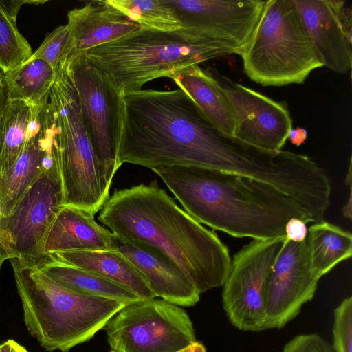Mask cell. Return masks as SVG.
I'll return each instance as SVG.
<instances>
[{"instance_id":"ac0fdd59","label":"cell","mask_w":352,"mask_h":352,"mask_svg":"<svg viewBox=\"0 0 352 352\" xmlns=\"http://www.w3.org/2000/svg\"><path fill=\"white\" fill-rule=\"evenodd\" d=\"M113 236L110 230L96 223L91 213L63 206L50 224L36 257L66 251L112 249Z\"/></svg>"},{"instance_id":"cb8c5ba5","label":"cell","mask_w":352,"mask_h":352,"mask_svg":"<svg viewBox=\"0 0 352 352\" xmlns=\"http://www.w3.org/2000/svg\"><path fill=\"white\" fill-rule=\"evenodd\" d=\"M306 241L312 270L320 278L352 254L351 234L324 221L308 228Z\"/></svg>"},{"instance_id":"f1b7e54d","label":"cell","mask_w":352,"mask_h":352,"mask_svg":"<svg viewBox=\"0 0 352 352\" xmlns=\"http://www.w3.org/2000/svg\"><path fill=\"white\" fill-rule=\"evenodd\" d=\"M334 352H352V297L344 298L334 310Z\"/></svg>"},{"instance_id":"5b68a950","label":"cell","mask_w":352,"mask_h":352,"mask_svg":"<svg viewBox=\"0 0 352 352\" xmlns=\"http://www.w3.org/2000/svg\"><path fill=\"white\" fill-rule=\"evenodd\" d=\"M82 55L122 92L141 89L149 81L222 56L197 30L187 27L168 32L140 28Z\"/></svg>"},{"instance_id":"9a60e30c","label":"cell","mask_w":352,"mask_h":352,"mask_svg":"<svg viewBox=\"0 0 352 352\" xmlns=\"http://www.w3.org/2000/svg\"><path fill=\"white\" fill-rule=\"evenodd\" d=\"M323 67L346 74L352 66L351 6L342 0H293Z\"/></svg>"},{"instance_id":"3957f363","label":"cell","mask_w":352,"mask_h":352,"mask_svg":"<svg viewBox=\"0 0 352 352\" xmlns=\"http://www.w3.org/2000/svg\"><path fill=\"white\" fill-rule=\"evenodd\" d=\"M151 170L194 219L232 236L283 239L290 219L314 223L292 198L249 177L194 166H162Z\"/></svg>"},{"instance_id":"4dcf8cb0","label":"cell","mask_w":352,"mask_h":352,"mask_svg":"<svg viewBox=\"0 0 352 352\" xmlns=\"http://www.w3.org/2000/svg\"><path fill=\"white\" fill-rule=\"evenodd\" d=\"M306 224L300 219H290L285 227V239L296 243L304 241L308 233Z\"/></svg>"},{"instance_id":"f546056e","label":"cell","mask_w":352,"mask_h":352,"mask_svg":"<svg viewBox=\"0 0 352 352\" xmlns=\"http://www.w3.org/2000/svg\"><path fill=\"white\" fill-rule=\"evenodd\" d=\"M283 352H334L333 347L320 336L302 334L294 337L283 348Z\"/></svg>"},{"instance_id":"5bb4252c","label":"cell","mask_w":352,"mask_h":352,"mask_svg":"<svg viewBox=\"0 0 352 352\" xmlns=\"http://www.w3.org/2000/svg\"><path fill=\"white\" fill-rule=\"evenodd\" d=\"M217 78L236 114L232 140L263 152L281 151L292 129L287 103L277 102L227 77Z\"/></svg>"},{"instance_id":"74e56055","label":"cell","mask_w":352,"mask_h":352,"mask_svg":"<svg viewBox=\"0 0 352 352\" xmlns=\"http://www.w3.org/2000/svg\"><path fill=\"white\" fill-rule=\"evenodd\" d=\"M1 218V202H0V219Z\"/></svg>"},{"instance_id":"836d02e7","label":"cell","mask_w":352,"mask_h":352,"mask_svg":"<svg viewBox=\"0 0 352 352\" xmlns=\"http://www.w3.org/2000/svg\"><path fill=\"white\" fill-rule=\"evenodd\" d=\"M8 101L7 87L4 78V72L0 68V118Z\"/></svg>"},{"instance_id":"7a4b0ae2","label":"cell","mask_w":352,"mask_h":352,"mask_svg":"<svg viewBox=\"0 0 352 352\" xmlns=\"http://www.w3.org/2000/svg\"><path fill=\"white\" fill-rule=\"evenodd\" d=\"M236 143L214 129L182 89L122 92L118 160L148 168L219 170Z\"/></svg>"},{"instance_id":"4316f807","label":"cell","mask_w":352,"mask_h":352,"mask_svg":"<svg viewBox=\"0 0 352 352\" xmlns=\"http://www.w3.org/2000/svg\"><path fill=\"white\" fill-rule=\"evenodd\" d=\"M33 52L19 32L16 20L0 6V68L8 72L28 60Z\"/></svg>"},{"instance_id":"e0dca14e","label":"cell","mask_w":352,"mask_h":352,"mask_svg":"<svg viewBox=\"0 0 352 352\" xmlns=\"http://www.w3.org/2000/svg\"><path fill=\"white\" fill-rule=\"evenodd\" d=\"M112 249L124 256L142 274L155 297L178 306L190 307L200 293L173 263L151 247L113 234Z\"/></svg>"},{"instance_id":"e575fe53","label":"cell","mask_w":352,"mask_h":352,"mask_svg":"<svg viewBox=\"0 0 352 352\" xmlns=\"http://www.w3.org/2000/svg\"><path fill=\"white\" fill-rule=\"evenodd\" d=\"M26 349L16 341L10 339L0 344V352H24Z\"/></svg>"},{"instance_id":"7402d4cb","label":"cell","mask_w":352,"mask_h":352,"mask_svg":"<svg viewBox=\"0 0 352 352\" xmlns=\"http://www.w3.org/2000/svg\"><path fill=\"white\" fill-rule=\"evenodd\" d=\"M51 254L67 263L116 282L143 300L155 298L142 274L116 250L66 251Z\"/></svg>"},{"instance_id":"8992f818","label":"cell","mask_w":352,"mask_h":352,"mask_svg":"<svg viewBox=\"0 0 352 352\" xmlns=\"http://www.w3.org/2000/svg\"><path fill=\"white\" fill-rule=\"evenodd\" d=\"M243 72L264 87L302 84L323 67L293 0H267L256 31L239 55Z\"/></svg>"},{"instance_id":"603a6c76","label":"cell","mask_w":352,"mask_h":352,"mask_svg":"<svg viewBox=\"0 0 352 352\" xmlns=\"http://www.w3.org/2000/svg\"><path fill=\"white\" fill-rule=\"evenodd\" d=\"M40 108L8 98L0 118V175L8 170L23 152L38 122L39 113H36Z\"/></svg>"},{"instance_id":"8d00e7d4","label":"cell","mask_w":352,"mask_h":352,"mask_svg":"<svg viewBox=\"0 0 352 352\" xmlns=\"http://www.w3.org/2000/svg\"><path fill=\"white\" fill-rule=\"evenodd\" d=\"M47 1L43 0H26V4L32 5V6H41L45 3Z\"/></svg>"},{"instance_id":"6da1fadb","label":"cell","mask_w":352,"mask_h":352,"mask_svg":"<svg viewBox=\"0 0 352 352\" xmlns=\"http://www.w3.org/2000/svg\"><path fill=\"white\" fill-rule=\"evenodd\" d=\"M98 220L114 235L161 253L200 294L223 286L228 278L232 259L227 246L180 208L155 180L115 190Z\"/></svg>"},{"instance_id":"9c48e42d","label":"cell","mask_w":352,"mask_h":352,"mask_svg":"<svg viewBox=\"0 0 352 352\" xmlns=\"http://www.w3.org/2000/svg\"><path fill=\"white\" fill-rule=\"evenodd\" d=\"M103 329L110 352H176L196 342L186 311L155 298L126 305Z\"/></svg>"},{"instance_id":"4fadbf2b","label":"cell","mask_w":352,"mask_h":352,"mask_svg":"<svg viewBox=\"0 0 352 352\" xmlns=\"http://www.w3.org/2000/svg\"><path fill=\"white\" fill-rule=\"evenodd\" d=\"M319 280L306 239L296 243L285 238L266 285L265 329L281 328L294 319L314 296Z\"/></svg>"},{"instance_id":"d6986e66","label":"cell","mask_w":352,"mask_h":352,"mask_svg":"<svg viewBox=\"0 0 352 352\" xmlns=\"http://www.w3.org/2000/svg\"><path fill=\"white\" fill-rule=\"evenodd\" d=\"M170 78L190 96L214 129L227 138H234L236 114L214 72L196 64L180 69Z\"/></svg>"},{"instance_id":"1f68e13d","label":"cell","mask_w":352,"mask_h":352,"mask_svg":"<svg viewBox=\"0 0 352 352\" xmlns=\"http://www.w3.org/2000/svg\"><path fill=\"white\" fill-rule=\"evenodd\" d=\"M26 4V0H0L1 7L12 17L16 20L17 14L23 5Z\"/></svg>"},{"instance_id":"484cf974","label":"cell","mask_w":352,"mask_h":352,"mask_svg":"<svg viewBox=\"0 0 352 352\" xmlns=\"http://www.w3.org/2000/svg\"><path fill=\"white\" fill-rule=\"evenodd\" d=\"M104 2L141 28L168 32L182 27L175 10L162 0H105Z\"/></svg>"},{"instance_id":"ffe728a7","label":"cell","mask_w":352,"mask_h":352,"mask_svg":"<svg viewBox=\"0 0 352 352\" xmlns=\"http://www.w3.org/2000/svg\"><path fill=\"white\" fill-rule=\"evenodd\" d=\"M73 40L72 56L136 31L140 26L122 16L104 1H96L67 12Z\"/></svg>"},{"instance_id":"2e32d148","label":"cell","mask_w":352,"mask_h":352,"mask_svg":"<svg viewBox=\"0 0 352 352\" xmlns=\"http://www.w3.org/2000/svg\"><path fill=\"white\" fill-rule=\"evenodd\" d=\"M58 162L56 129L47 104L14 164L0 175L1 217L8 216L32 185Z\"/></svg>"},{"instance_id":"f35d334b","label":"cell","mask_w":352,"mask_h":352,"mask_svg":"<svg viewBox=\"0 0 352 352\" xmlns=\"http://www.w3.org/2000/svg\"><path fill=\"white\" fill-rule=\"evenodd\" d=\"M24 352H29V351H27V350H25V351H24Z\"/></svg>"},{"instance_id":"44dd1931","label":"cell","mask_w":352,"mask_h":352,"mask_svg":"<svg viewBox=\"0 0 352 352\" xmlns=\"http://www.w3.org/2000/svg\"><path fill=\"white\" fill-rule=\"evenodd\" d=\"M31 259L49 278L76 293L110 298L126 305L143 300L120 284L91 271L62 261L51 254Z\"/></svg>"},{"instance_id":"d590c367","label":"cell","mask_w":352,"mask_h":352,"mask_svg":"<svg viewBox=\"0 0 352 352\" xmlns=\"http://www.w3.org/2000/svg\"><path fill=\"white\" fill-rule=\"evenodd\" d=\"M176 352H206V348L203 344L196 341L191 345Z\"/></svg>"},{"instance_id":"8fae6325","label":"cell","mask_w":352,"mask_h":352,"mask_svg":"<svg viewBox=\"0 0 352 352\" xmlns=\"http://www.w3.org/2000/svg\"><path fill=\"white\" fill-rule=\"evenodd\" d=\"M63 206L58 162L32 185L8 216L0 219V268L6 260L36 257L50 224Z\"/></svg>"},{"instance_id":"d6a6232c","label":"cell","mask_w":352,"mask_h":352,"mask_svg":"<svg viewBox=\"0 0 352 352\" xmlns=\"http://www.w3.org/2000/svg\"><path fill=\"white\" fill-rule=\"evenodd\" d=\"M307 138V130L301 127H297L296 129H292L290 131L287 139L292 144L299 146L305 142Z\"/></svg>"},{"instance_id":"ba28073f","label":"cell","mask_w":352,"mask_h":352,"mask_svg":"<svg viewBox=\"0 0 352 352\" xmlns=\"http://www.w3.org/2000/svg\"><path fill=\"white\" fill-rule=\"evenodd\" d=\"M68 72L77 90L82 116L100 167L105 192L120 167L118 146L122 91L83 55L71 57Z\"/></svg>"},{"instance_id":"d4e9b609","label":"cell","mask_w":352,"mask_h":352,"mask_svg":"<svg viewBox=\"0 0 352 352\" xmlns=\"http://www.w3.org/2000/svg\"><path fill=\"white\" fill-rule=\"evenodd\" d=\"M56 76V72L46 61L30 58L14 70L4 73L8 98L23 100L36 107H45Z\"/></svg>"},{"instance_id":"83f0119b","label":"cell","mask_w":352,"mask_h":352,"mask_svg":"<svg viewBox=\"0 0 352 352\" xmlns=\"http://www.w3.org/2000/svg\"><path fill=\"white\" fill-rule=\"evenodd\" d=\"M73 52V40L67 25H59L47 33L30 58L49 63L56 72L63 68Z\"/></svg>"},{"instance_id":"7c38bea8","label":"cell","mask_w":352,"mask_h":352,"mask_svg":"<svg viewBox=\"0 0 352 352\" xmlns=\"http://www.w3.org/2000/svg\"><path fill=\"white\" fill-rule=\"evenodd\" d=\"M175 12L182 27L197 30L223 55H240L261 19L263 0H162Z\"/></svg>"},{"instance_id":"277c9868","label":"cell","mask_w":352,"mask_h":352,"mask_svg":"<svg viewBox=\"0 0 352 352\" xmlns=\"http://www.w3.org/2000/svg\"><path fill=\"white\" fill-rule=\"evenodd\" d=\"M28 332L47 351L68 352L90 340L126 305L70 291L31 258L9 260Z\"/></svg>"},{"instance_id":"30bf717a","label":"cell","mask_w":352,"mask_h":352,"mask_svg":"<svg viewBox=\"0 0 352 352\" xmlns=\"http://www.w3.org/2000/svg\"><path fill=\"white\" fill-rule=\"evenodd\" d=\"M285 238L254 239L233 256L222 300L230 322L243 331L265 330V294Z\"/></svg>"},{"instance_id":"52a82bcc","label":"cell","mask_w":352,"mask_h":352,"mask_svg":"<svg viewBox=\"0 0 352 352\" xmlns=\"http://www.w3.org/2000/svg\"><path fill=\"white\" fill-rule=\"evenodd\" d=\"M48 111L56 129L64 206L95 215L109 199L100 165L67 66L56 72Z\"/></svg>"}]
</instances>
